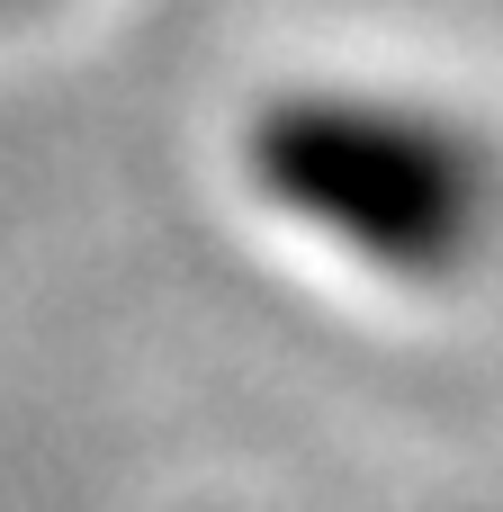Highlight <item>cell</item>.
Instances as JSON below:
<instances>
[{"label": "cell", "mask_w": 503, "mask_h": 512, "mask_svg": "<svg viewBox=\"0 0 503 512\" xmlns=\"http://www.w3.org/2000/svg\"><path fill=\"white\" fill-rule=\"evenodd\" d=\"M261 180L306 225H324L333 243L387 270H450L486 216V171L450 135L414 117H369V108L279 117L261 135Z\"/></svg>", "instance_id": "1"}]
</instances>
